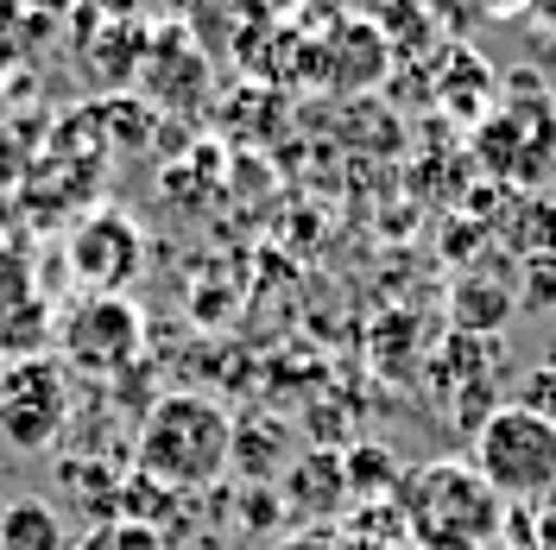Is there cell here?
Masks as SVG:
<instances>
[{"label": "cell", "instance_id": "cell-4", "mask_svg": "<svg viewBox=\"0 0 556 550\" xmlns=\"http://www.w3.org/2000/svg\"><path fill=\"white\" fill-rule=\"evenodd\" d=\"M139 348H146V316H139L127 298L83 291V298L58 316V361H64L70 374L114 379L139 361Z\"/></svg>", "mask_w": 556, "mask_h": 550}, {"label": "cell", "instance_id": "cell-1", "mask_svg": "<svg viewBox=\"0 0 556 550\" xmlns=\"http://www.w3.org/2000/svg\"><path fill=\"white\" fill-rule=\"evenodd\" d=\"M139 482L165 487V493H197L222 482V468L235 462V417L203 392H165L152 412L139 417Z\"/></svg>", "mask_w": 556, "mask_h": 550}, {"label": "cell", "instance_id": "cell-13", "mask_svg": "<svg viewBox=\"0 0 556 550\" xmlns=\"http://www.w3.org/2000/svg\"><path fill=\"white\" fill-rule=\"evenodd\" d=\"M525 310H551L556 304V260H531V285L519 291Z\"/></svg>", "mask_w": 556, "mask_h": 550}, {"label": "cell", "instance_id": "cell-7", "mask_svg": "<svg viewBox=\"0 0 556 550\" xmlns=\"http://www.w3.org/2000/svg\"><path fill=\"white\" fill-rule=\"evenodd\" d=\"M64 260H70V273H76L83 291L121 298L139 278V266H146V235H139L121 209H96V215H83V222L70 228Z\"/></svg>", "mask_w": 556, "mask_h": 550}, {"label": "cell", "instance_id": "cell-6", "mask_svg": "<svg viewBox=\"0 0 556 550\" xmlns=\"http://www.w3.org/2000/svg\"><path fill=\"white\" fill-rule=\"evenodd\" d=\"M481 159L506 184H544L556 172V102L538 83H519L506 114H493L481 127Z\"/></svg>", "mask_w": 556, "mask_h": 550}, {"label": "cell", "instance_id": "cell-5", "mask_svg": "<svg viewBox=\"0 0 556 550\" xmlns=\"http://www.w3.org/2000/svg\"><path fill=\"white\" fill-rule=\"evenodd\" d=\"M70 424V367L51 354L7 361L0 374V443L20 455H45Z\"/></svg>", "mask_w": 556, "mask_h": 550}, {"label": "cell", "instance_id": "cell-11", "mask_svg": "<svg viewBox=\"0 0 556 550\" xmlns=\"http://www.w3.org/2000/svg\"><path fill=\"white\" fill-rule=\"evenodd\" d=\"M513 405H525L531 417H544V424H556V361H544V367H531V374L519 379Z\"/></svg>", "mask_w": 556, "mask_h": 550}, {"label": "cell", "instance_id": "cell-3", "mask_svg": "<svg viewBox=\"0 0 556 550\" xmlns=\"http://www.w3.org/2000/svg\"><path fill=\"white\" fill-rule=\"evenodd\" d=\"M468 462L506 507H544L556 493V424L531 417L525 405H500L486 424H475Z\"/></svg>", "mask_w": 556, "mask_h": 550}, {"label": "cell", "instance_id": "cell-15", "mask_svg": "<svg viewBox=\"0 0 556 550\" xmlns=\"http://www.w3.org/2000/svg\"><path fill=\"white\" fill-rule=\"evenodd\" d=\"M0 374H7V361H0Z\"/></svg>", "mask_w": 556, "mask_h": 550}, {"label": "cell", "instance_id": "cell-12", "mask_svg": "<svg viewBox=\"0 0 556 550\" xmlns=\"http://www.w3.org/2000/svg\"><path fill=\"white\" fill-rule=\"evenodd\" d=\"M83 550H159V538H152V525H96Z\"/></svg>", "mask_w": 556, "mask_h": 550}, {"label": "cell", "instance_id": "cell-14", "mask_svg": "<svg viewBox=\"0 0 556 550\" xmlns=\"http://www.w3.org/2000/svg\"><path fill=\"white\" fill-rule=\"evenodd\" d=\"M538 545L556 550V493L544 500V507H538Z\"/></svg>", "mask_w": 556, "mask_h": 550}, {"label": "cell", "instance_id": "cell-10", "mask_svg": "<svg viewBox=\"0 0 556 550\" xmlns=\"http://www.w3.org/2000/svg\"><path fill=\"white\" fill-rule=\"evenodd\" d=\"M506 310H513V291H506V285H486V278H462V285H455V323H462L468 336H486Z\"/></svg>", "mask_w": 556, "mask_h": 550}, {"label": "cell", "instance_id": "cell-2", "mask_svg": "<svg viewBox=\"0 0 556 550\" xmlns=\"http://www.w3.org/2000/svg\"><path fill=\"white\" fill-rule=\"evenodd\" d=\"M399 513L424 550H481L506 532V500L475 462H424L399 475Z\"/></svg>", "mask_w": 556, "mask_h": 550}, {"label": "cell", "instance_id": "cell-8", "mask_svg": "<svg viewBox=\"0 0 556 550\" xmlns=\"http://www.w3.org/2000/svg\"><path fill=\"white\" fill-rule=\"evenodd\" d=\"M51 348V310L33 291H0V361H33Z\"/></svg>", "mask_w": 556, "mask_h": 550}, {"label": "cell", "instance_id": "cell-9", "mask_svg": "<svg viewBox=\"0 0 556 550\" xmlns=\"http://www.w3.org/2000/svg\"><path fill=\"white\" fill-rule=\"evenodd\" d=\"M0 550H64V518L51 500H7L0 507Z\"/></svg>", "mask_w": 556, "mask_h": 550}]
</instances>
